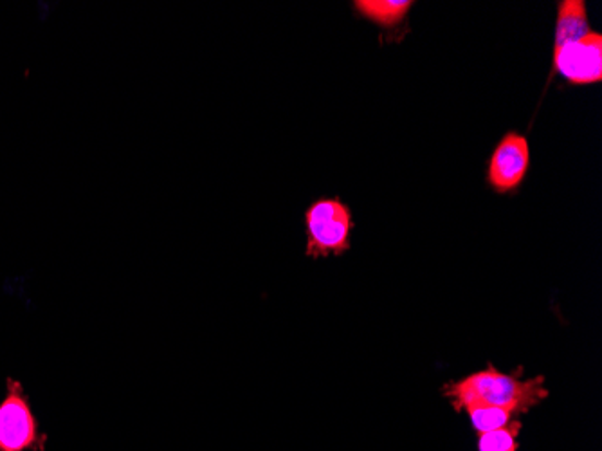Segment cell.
<instances>
[{
  "instance_id": "3957f363",
  "label": "cell",
  "mask_w": 602,
  "mask_h": 451,
  "mask_svg": "<svg viewBox=\"0 0 602 451\" xmlns=\"http://www.w3.org/2000/svg\"><path fill=\"white\" fill-rule=\"evenodd\" d=\"M305 255L325 258L351 249L352 211L340 197H323L305 210Z\"/></svg>"
},
{
  "instance_id": "7a4b0ae2",
  "label": "cell",
  "mask_w": 602,
  "mask_h": 451,
  "mask_svg": "<svg viewBox=\"0 0 602 451\" xmlns=\"http://www.w3.org/2000/svg\"><path fill=\"white\" fill-rule=\"evenodd\" d=\"M48 441L24 385L5 379V394L0 399V451H46Z\"/></svg>"
},
{
  "instance_id": "9c48e42d",
  "label": "cell",
  "mask_w": 602,
  "mask_h": 451,
  "mask_svg": "<svg viewBox=\"0 0 602 451\" xmlns=\"http://www.w3.org/2000/svg\"><path fill=\"white\" fill-rule=\"evenodd\" d=\"M521 428L524 425L518 419L497 430L478 434L477 451H519Z\"/></svg>"
},
{
  "instance_id": "5b68a950",
  "label": "cell",
  "mask_w": 602,
  "mask_h": 451,
  "mask_svg": "<svg viewBox=\"0 0 602 451\" xmlns=\"http://www.w3.org/2000/svg\"><path fill=\"white\" fill-rule=\"evenodd\" d=\"M554 71L574 85L598 84L602 78L601 33L590 32L577 42L554 51Z\"/></svg>"
},
{
  "instance_id": "6da1fadb",
  "label": "cell",
  "mask_w": 602,
  "mask_h": 451,
  "mask_svg": "<svg viewBox=\"0 0 602 451\" xmlns=\"http://www.w3.org/2000/svg\"><path fill=\"white\" fill-rule=\"evenodd\" d=\"M524 368L513 374L502 373L489 363L488 367L466 378L444 385V398L456 412H464L471 404H488L524 415L540 406L549 398L545 378L524 379Z\"/></svg>"
},
{
  "instance_id": "52a82bcc",
  "label": "cell",
  "mask_w": 602,
  "mask_h": 451,
  "mask_svg": "<svg viewBox=\"0 0 602 451\" xmlns=\"http://www.w3.org/2000/svg\"><path fill=\"white\" fill-rule=\"evenodd\" d=\"M359 15L383 27L397 26L411 10V0H357L354 2Z\"/></svg>"
},
{
  "instance_id": "ba28073f",
  "label": "cell",
  "mask_w": 602,
  "mask_h": 451,
  "mask_svg": "<svg viewBox=\"0 0 602 451\" xmlns=\"http://www.w3.org/2000/svg\"><path fill=\"white\" fill-rule=\"evenodd\" d=\"M464 412L469 415L472 430L477 434L497 430V428L511 425L513 420H518V415L511 412V410L488 406V404H471Z\"/></svg>"
},
{
  "instance_id": "277c9868",
  "label": "cell",
  "mask_w": 602,
  "mask_h": 451,
  "mask_svg": "<svg viewBox=\"0 0 602 451\" xmlns=\"http://www.w3.org/2000/svg\"><path fill=\"white\" fill-rule=\"evenodd\" d=\"M529 139L518 132H508L494 148L489 161L488 183L497 194H511L524 183L529 172Z\"/></svg>"
},
{
  "instance_id": "8992f818",
  "label": "cell",
  "mask_w": 602,
  "mask_h": 451,
  "mask_svg": "<svg viewBox=\"0 0 602 451\" xmlns=\"http://www.w3.org/2000/svg\"><path fill=\"white\" fill-rule=\"evenodd\" d=\"M590 33L585 0H563L557 8L554 51L566 44L577 42Z\"/></svg>"
}]
</instances>
